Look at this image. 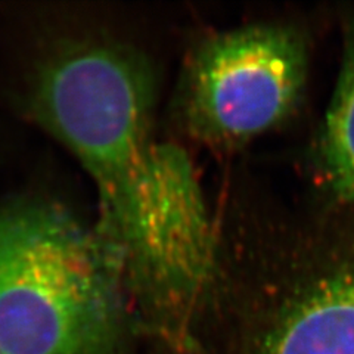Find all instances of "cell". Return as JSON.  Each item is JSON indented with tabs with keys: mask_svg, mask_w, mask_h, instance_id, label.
<instances>
[{
	"mask_svg": "<svg viewBox=\"0 0 354 354\" xmlns=\"http://www.w3.org/2000/svg\"><path fill=\"white\" fill-rule=\"evenodd\" d=\"M328 183L339 199L354 204V22L320 142Z\"/></svg>",
	"mask_w": 354,
	"mask_h": 354,
	"instance_id": "cell-5",
	"label": "cell"
},
{
	"mask_svg": "<svg viewBox=\"0 0 354 354\" xmlns=\"http://www.w3.org/2000/svg\"><path fill=\"white\" fill-rule=\"evenodd\" d=\"M153 99L152 73L138 55L83 43L44 66L35 108L95 183V230L139 324L174 354H195L214 276V230L189 157L155 133Z\"/></svg>",
	"mask_w": 354,
	"mask_h": 354,
	"instance_id": "cell-1",
	"label": "cell"
},
{
	"mask_svg": "<svg viewBox=\"0 0 354 354\" xmlns=\"http://www.w3.org/2000/svg\"><path fill=\"white\" fill-rule=\"evenodd\" d=\"M130 312L96 230L48 203L0 212V353L129 354Z\"/></svg>",
	"mask_w": 354,
	"mask_h": 354,
	"instance_id": "cell-2",
	"label": "cell"
},
{
	"mask_svg": "<svg viewBox=\"0 0 354 354\" xmlns=\"http://www.w3.org/2000/svg\"><path fill=\"white\" fill-rule=\"evenodd\" d=\"M306 77L307 49L295 30L268 24L221 32L189 61L183 118L198 139L235 147L290 117Z\"/></svg>",
	"mask_w": 354,
	"mask_h": 354,
	"instance_id": "cell-3",
	"label": "cell"
},
{
	"mask_svg": "<svg viewBox=\"0 0 354 354\" xmlns=\"http://www.w3.org/2000/svg\"><path fill=\"white\" fill-rule=\"evenodd\" d=\"M238 354H354V238L304 266Z\"/></svg>",
	"mask_w": 354,
	"mask_h": 354,
	"instance_id": "cell-4",
	"label": "cell"
},
{
	"mask_svg": "<svg viewBox=\"0 0 354 354\" xmlns=\"http://www.w3.org/2000/svg\"><path fill=\"white\" fill-rule=\"evenodd\" d=\"M0 354H2V353H0Z\"/></svg>",
	"mask_w": 354,
	"mask_h": 354,
	"instance_id": "cell-6",
	"label": "cell"
}]
</instances>
